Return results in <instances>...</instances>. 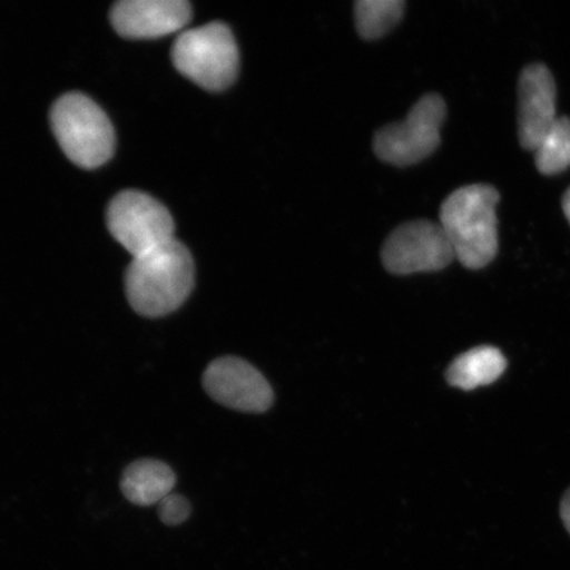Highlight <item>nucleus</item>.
<instances>
[{"label":"nucleus","instance_id":"nucleus-14","mask_svg":"<svg viewBox=\"0 0 570 570\" xmlns=\"http://www.w3.org/2000/svg\"><path fill=\"white\" fill-rule=\"evenodd\" d=\"M533 153L540 174L553 176L564 173L570 167V119H556Z\"/></svg>","mask_w":570,"mask_h":570},{"label":"nucleus","instance_id":"nucleus-6","mask_svg":"<svg viewBox=\"0 0 570 570\" xmlns=\"http://www.w3.org/2000/svg\"><path fill=\"white\" fill-rule=\"evenodd\" d=\"M107 225L134 258L174 239V218L166 206L141 191L127 190L114 198Z\"/></svg>","mask_w":570,"mask_h":570},{"label":"nucleus","instance_id":"nucleus-7","mask_svg":"<svg viewBox=\"0 0 570 570\" xmlns=\"http://www.w3.org/2000/svg\"><path fill=\"white\" fill-rule=\"evenodd\" d=\"M454 252L443 227L420 219L399 226L382 248L384 267L395 275L439 271L451 265Z\"/></svg>","mask_w":570,"mask_h":570},{"label":"nucleus","instance_id":"nucleus-9","mask_svg":"<svg viewBox=\"0 0 570 570\" xmlns=\"http://www.w3.org/2000/svg\"><path fill=\"white\" fill-rule=\"evenodd\" d=\"M518 134L520 145L534 151L550 130L556 114V82L543 63L525 67L519 78Z\"/></svg>","mask_w":570,"mask_h":570},{"label":"nucleus","instance_id":"nucleus-17","mask_svg":"<svg viewBox=\"0 0 570 570\" xmlns=\"http://www.w3.org/2000/svg\"><path fill=\"white\" fill-rule=\"evenodd\" d=\"M562 210H564L566 217L570 224V188L566 191L564 197H562Z\"/></svg>","mask_w":570,"mask_h":570},{"label":"nucleus","instance_id":"nucleus-11","mask_svg":"<svg viewBox=\"0 0 570 570\" xmlns=\"http://www.w3.org/2000/svg\"><path fill=\"white\" fill-rule=\"evenodd\" d=\"M176 483L174 470L158 460H139L125 470L120 488L134 504H159L173 494Z\"/></svg>","mask_w":570,"mask_h":570},{"label":"nucleus","instance_id":"nucleus-13","mask_svg":"<svg viewBox=\"0 0 570 570\" xmlns=\"http://www.w3.org/2000/svg\"><path fill=\"white\" fill-rule=\"evenodd\" d=\"M403 0H360L355 3L356 30L366 40L386 35L402 19Z\"/></svg>","mask_w":570,"mask_h":570},{"label":"nucleus","instance_id":"nucleus-16","mask_svg":"<svg viewBox=\"0 0 570 570\" xmlns=\"http://www.w3.org/2000/svg\"><path fill=\"white\" fill-rule=\"evenodd\" d=\"M560 514L562 523H564L567 531L570 533V489L567 491L564 498H562Z\"/></svg>","mask_w":570,"mask_h":570},{"label":"nucleus","instance_id":"nucleus-5","mask_svg":"<svg viewBox=\"0 0 570 570\" xmlns=\"http://www.w3.org/2000/svg\"><path fill=\"white\" fill-rule=\"evenodd\" d=\"M446 105L439 95H426L413 105L403 122L389 125L377 131L374 151L392 166L405 167L424 160L436 151Z\"/></svg>","mask_w":570,"mask_h":570},{"label":"nucleus","instance_id":"nucleus-2","mask_svg":"<svg viewBox=\"0 0 570 570\" xmlns=\"http://www.w3.org/2000/svg\"><path fill=\"white\" fill-rule=\"evenodd\" d=\"M499 191L489 184L454 190L440 210V225L463 267L480 269L498 253L497 205Z\"/></svg>","mask_w":570,"mask_h":570},{"label":"nucleus","instance_id":"nucleus-10","mask_svg":"<svg viewBox=\"0 0 570 570\" xmlns=\"http://www.w3.org/2000/svg\"><path fill=\"white\" fill-rule=\"evenodd\" d=\"M191 9L185 0H124L114 6L111 23L128 39H154L180 31Z\"/></svg>","mask_w":570,"mask_h":570},{"label":"nucleus","instance_id":"nucleus-4","mask_svg":"<svg viewBox=\"0 0 570 570\" xmlns=\"http://www.w3.org/2000/svg\"><path fill=\"white\" fill-rule=\"evenodd\" d=\"M173 60L177 70L198 87L220 91L238 76L239 49L229 27L209 23L178 36Z\"/></svg>","mask_w":570,"mask_h":570},{"label":"nucleus","instance_id":"nucleus-1","mask_svg":"<svg viewBox=\"0 0 570 570\" xmlns=\"http://www.w3.org/2000/svg\"><path fill=\"white\" fill-rule=\"evenodd\" d=\"M194 285V259L175 238L135 256L126 274L128 302L145 317L169 315L187 301Z\"/></svg>","mask_w":570,"mask_h":570},{"label":"nucleus","instance_id":"nucleus-8","mask_svg":"<svg viewBox=\"0 0 570 570\" xmlns=\"http://www.w3.org/2000/svg\"><path fill=\"white\" fill-rule=\"evenodd\" d=\"M204 387L214 401L237 411L265 412L274 402L266 377L235 356L212 362L204 374Z\"/></svg>","mask_w":570,"mask_h":570},{"label":"nucleus","instance_id":"nucleus-3","mask_svg":"<svg viewBox=\"0 0 570 570\" xmlns=\"http://www.w3.org/2000/svg\"><path fill=\"white\" fill-rule=\"evenodd\" d=\"M52 128L68 158L82 168H97L111 159L116 134L110 119L95 101L69 92L52 109Z\"/></svg>","mask_w":570,"mask_h":570},{"label":"nucleus","instance_id":"nucleus-15","mask_svg":"<svg viewBox=\"0 0 570 570\" xmlns=\"http://www.w3.org/2000/svg\"><path fill=\"white\" fill-rule=\"evenodd\" d=\"M159 505V517L163 523L178 525L190 515V504L183 495L169 494Z\"/></svg>","mask_w":570,"mask_h":570},{"label":"nucleus","instance_id":"nucleus-12","mask_svg":"<svg viewBox=\"0 0 570 570\" xmlns=\"http://www.w3.org/2000/svg\"><path fill=\"white\" fill-rule=\"evenodd\" d=\"M508 367V361L499 348L479 346L461 354L452 362L446 380L453 387L470 391L494 383Z\"/></svg>","mask_w":570,"mask_h":570}]
</instances>
